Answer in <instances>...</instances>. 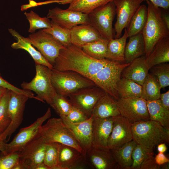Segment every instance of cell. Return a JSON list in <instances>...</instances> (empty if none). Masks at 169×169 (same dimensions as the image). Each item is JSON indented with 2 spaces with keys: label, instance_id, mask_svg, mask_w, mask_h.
<instances>
[{
  "label": "cell",
  "instance_id": "cell-46",
  "mask_svg": "<svg viewBox=\"0 0 169 169\" xmlns=\"http://www.w3.org/2000/svg\"><path fill=\"white\" fill-rule=\"evenodd\" d=\"M154 155H149L143 161L140 169H160V166L155 162Z\"/></svg>",
  "mask_w": 169,
  "mask_h": 169
},
{
  "label": "cell",
  "instance_id": "cell-11",
  "mask_svg": "<svg viewBox=\"0 0 169 169\" xmlns=\"http://www.w3.org/2000/svg\"><path fill=\"white\" fill-rule=\"evenodd\" d=\"M117 104L120 115L131 123L150 120L147 101L141 97L120 98Z\"/></svg>",
  "mask_w": 169,
  "mask_h": 169
},
{
  "label": "cell",
  "instance_id": "cell-53",
  "mask_svg": "<svg viewBox=\"0 0 169 169\" xmlns=\"http://www.w3.org/2000/svg\"><path fill=\"white\" fill-rule=\"evenodd\" d=\"M7 90L8 89L7 88L0 86V101L2 97L6 93Z\"/></svg>",
  "mask_w": 169,
  "mask_h": 169
},
{
  "label": "cell",
  "instance_id": "cell-19",
  "mask_svg": "<svg viewBox=\"0 0 169 169\" xmlns=\"http://www.w3.org/2000/svg\"><path fill=\"white\" fill-rule=\"evenodd\" d=\"M60 117L73 133L85 153L92 147L93 116L79 123L71 122L64 116Z\"/></svg>",
  "mask_w": 169,
  "mask_h": 169
},
{
  "label": "cell",
  "instance_id": "cell-28",
  "mask_svg": "<svg viewBox=\"0 0 169 169\" xmlns=\"http://www.w3.org/2000/svg\"><path fill=\"white\" fill-rule=\"evenodd\" d=\"M128 37L126 29L125 28L122 36L109 40L106 58L121 63L125 61V50Z\"/></svg>",
  "mask_w": 169,
  "mask_h": 169
},
{
  "label": "cell",
  "instance_id": "cell-39",
  "mask_svg": "<svg viewBox=\"0 0 169 169\" xmlns=\"http://www.w3.org/2000/svg\"><path fill=\"white\" fill-rule=\"evenodd\" d=\"M149 70L150 73L157 78L161 88L169 85V64H159L152 67Z\"/></svg>",
  "mask_w": 169,
  "mask_h": 169
},
{
  "label": "cell",
  "instance_id": "cell-13",
  "mask_svg": "<svg viewBox=\"0 0 169 169\" xmlns=\"http://www.w3.org/2000/svg\"><path fill=\"white\" fill-rule=\"evenodd\" d=\"M51 109L38 118L30 125L21 128L12 140L7 144L6 154L21 151L25 146L39 135V131L43 123L51 116Z\"/></svg>",
  "mask_w": 169,
  "mask_h": 169
},
{
  "label": "cell",
  "instance_id": "cell-37",
  "mask_svg": "<svg viewBox=\"0 0 169 169\" xmlns=\"http://www.w3.org/2000/svg\"><path fill=\"white\" fill-rule=\"evenodd\" d=\"M24 14L29 23L30 33H33L37 29L51 27V21L47 17H41L32 10L29 13L26 12Z\"/></svg>",
  "mask_w": 169,
  "mask_h": 169
},
{
  "label": "cell",
  "instance_id": "cell-8",
  "mask_svg": "<svg viewBox=\"0 0 169 169\" xmlns=\"http://www.w3.org/2000/svg\"><path fill=\"white\" fill-rule=\"evenodd\" d=\"M116 14L113 1L98 7L88 14L90 24L99 33L101 37L109 40L113 38V22Z\"/></svg>",
  "mask_w": 169,
  "mask_h": 169
},
{
  "label": "cell",
  "instance_id": "cell-22",
  "mask_svg": "<svg viewBox=\"0 0 169 169\" xmlns=\"http://www.w3.org/2000/svg\"><path fill=\"white\" fill-rule=\"evenodd\" d=\"M70 30L72 44L80 48L87 44L103 38L98 32L90 24L77 25Z\"/></svg>",
  "mask_w": 169,
  "mask_h": 169
},
{
  "label": "cell",
  "instance_id": "cell-27",
  "mask_svg": "<svg viewBox=\"0 0 169 169\" xmlns=\"http://www.w3.org/2000/svg\"><path fill=\"white\" fill-rule=\"evenodd\" d=\"M145 45L142 32L129 37L125 50V61L126 63H131L135 59L145 55Z\"/></svg>",
  "mask_w": 169,
  "mask_h": 169
},
{
  "label": "cell",
  "instance_id": "cell-29",
  "mask_svg": "<svg viewBox=\"0 0 169 169\" xmlns=\"http://www.w3.org/2000/svg\"><path fill=\"white\" fill-rule=\"evenodd\" d=\"M137 143L133 140L118 148L111 149L119 169H130L133 162L132 154Z\"/></svg>",
  "mask_w": 169,
  "mask_h": 169
},
{
  "label": "cell",
  "instance_id": "cell-41",
  "mask_svg": "<svg viewBox=\"0 0 169 169\" xmlns=\"http://www.w3.org/2000/svg\"><path fill=\"white\" fill-rule=\"evenodd\" d=\"M50 105L59 116H66L72 107L68 99L57 93Z\"/></svg>",
  "mask_w": 169,
  "mask_h": 169
},
{
  "label": "cell",
  "instance_id": "cell-50",
  "mask_svg": "<svg viewBox=\"0 0 169 169\" xmlns=\"http://www.w3.org/2000/svg\"><path fill=\"white\" fill-rule=\"evenodd\" d=\"M162 19L167 28L169 29V15L168 13H161Z\"/></svg>",
  "mask_w": 169,
  "mask_h": 169
},
{
  "label": "cell",
  "instance_id": "cell-25",
  "mask_svg": "<svg viewBox=\"0 0 169 169\" xmlns=\"http://www.w3.org/2000/svg\"><path fill=\"white\" fill-rule=\"evenodd\" d=\"M117 101L105 92L98 100L94 108L92 114L93 118H104L120 115Z\"/></svg>",
  "mask_w": 169,
  "mask_h": 169
},
{
  "label": "cell",
  "instance_id": "cell-12",
  "mask_svg": "<svg viewBox=\"0 0 169 169\" xmlns=\"http://www.w3.org/2000/svg\"><path fill=\"white\" fill-rule=\"evenodd\" d=\"M105 92L95 85L80 89L69 95L72 105L90 118L98 100Z\"/></svg>",
  "mask_w": 169,
  "mask_h": 169
},
{
  "label": "cell",
  "instance_id": "cell-20",
  "mask_svg": "<svg viewBox=\"0 0 169 169\" xmlns=\"http://www.w3.org/2000/svg\"><path fill=\"white\" fill-rule=\"evenodd\" d=\"M87 166L85 155L73 147L59 143V169H83Z\"/></svg>",
  "mask_w": 169,
  "mask_h": 169
},
{
  "label": "cell",
  "instance_id": "cell-26",
  "mask_svg": "<svg viewBox=\"0 0 169 169\" xmlns=\"http://www.w3.org/2000/svg\"><path fill=\"white\" fill-rule=\"evenodd\" d=\"M169 62V37L164 38L154 45L145 63L149 70L156 65Z\"/></svg>",
  "mask_w": 169,
  "mask_h": 169
},
{
  "label": "cell",
  "instance_id": "cell-44",
  "mask_svg": "<svg viewBox=\"0 0 169 169\" xmlns=\"http://www.w3.org/2000/svg\"><path fill=\"white\" fill-rule=\"evenodd\" d=\"M64 116L69 121L73 123L82 122L89 118L80 110L73 106L69 114Z\"/></svg>",
  "mask_w": 169,
  "mask_h": 169
},
{
  "label": "cell",
  "instance_id": "cell-34",
  "mask_svg": "<svg viewBox=\"0 0 169 169\" xmlns=\"http://www.w3.org/2000/svg\"><path fill=\"white\" fill-rule=\"evenodd\" d=\"M109 40L102 38L99 40L87 44L81 49L91 57L99 60L106 58Z\"/></svg>",
  "mask_w": 169,
  "mask_h": 169
},
{
  "label": "cell",
  "instance_id": "cell-45",
  "mask_svg": "<svg viewBox=\"0 0 169 169\" xmlns=\"http://www.w3.org/2000/svg\"><path fill=\"white\" fill-rule=\"evenodd\" d=\"M0 86L5 87L18 94H23L28 97L29 98L35 99V96L30 90L19 89L3 79L0 74Z\"/></svg>",
  "mask_w": 169,
  "mask_h": 169
},
{
  "label": "cell",
  "instance_id": "cell-48",
  "mask_svg": "<svg viewBox=\"0 0 169 169\" xmlns=\"http://www.w3.org/2000/svg\"><path fill=\"white\" fill-rule=\"evenodd\" d=\"M155 160L156 163L159 166L169 162V159L163 153L159 152L155 157Z\"/></svg>",
  "mask_w": 169,
  "mask_h": 169
},
{
  "label": "cell",
  "instance_id": "cell-43",
  "mask_svg": "<svg viewBox=\"0 0 169 169\" xmlns=\"http://www.w3.org/2000/svg\"><path fill=\"white\" fill-rule=\"evenodd\" d=\"M19 152H13L7 154L0 153V169H13L18 161Z\"/></svg>",
  "mask_w": 169,
  "mask_h": 169
},
{
  "label": "cell",
  "instance_id": "cell-6",
  "mask_svg": "<svg viewBox=\"0 0 169 169\" xmlns=\"http://www.w3.org/2000/svg\"><path fill=\"white\" fill-rule=\"evenodd\" d=\"M35 69L34 78L29 82H23L21 86L23 89L34 92L38 100L50 105L57 94L51 83L52 69L38 64H35Z\"/></svg>",
  "mask_w": 169,
  "mask_h": 169
},
{
  "label": "cell",
  "instance_id": "cell-23",
  "mask_svg": "<svg viewBox=\"0 0 169 169\" xmlns=\"http://www.w3.org/2000/svg\"><path fill=\"white\" fill-rule=\"evenodd\" d=\"M146 58L144 55L132 61L124 69L121 78L131 80L142 85L149 71L145 63Z\"/></svg>",
  "mask_w": 169,
  "mask_h": 169
},
{
  "label": "cell",
  "instance_id": "cell-32",
  "mask_svg": "<svg viewBox=\"0 0 169 169\" xmlns=\"http://www.w3.org/2000/svg\"><path fill=\"white\" fill-rule=\"evenodd\" d=\"M147 7L141 5L131 18L126 28L128 37L142 32L147 21Z\"/></svg>",
  "mask_w": 169,
  "mask_h": 169
},
{
  "label": "cell",
  "instance_id": "cell-56",
  "mask_svg": "<svg viewBox=\"0 0 169 169\" xmlns=\"http://www.w3.org/2000/svg\"><path fill=\"white\" fill-rule=\"evenodd\" d=\"M73 0H61L59 3L62 4H66L69 3Z\"/></svg>",
  "mask_w": 169,
  "mask_h": 169
},
{
  "label": "cell",
  "instance_id": "cell-16",
  "mask_svg": "<svg viewBox=\"0 0 169 169\" xmlns=\"http://www.w3.org/2000/svg\"><path fill=\"white\" fill-rule=\"evenodd\" d=\"M86 163L89 167L96 169H119L111 149L105 147H93L85 153Z\"/></svg>",
  "mask_w": 169,
  "mask_h": 169
},
{
  "label": "cell",
  "instance_id": "cell-14",
  "mask_svg": "<svg viewBox=\"0 0 169 169\" xmlns=\"http://www.w3.org/2000/svg\"><path fill=\"white\" fill-rule=\"evenodd\" d=\"M46 144L39 135L19 151V161L24 169H35L38 165L43 163Z\"/></svg>",
  "mask_w": 169,
  "mask_h": 169
},
{
  "label": "cell",
  "instance_id": "cell-9",
  "mask_svg": "<svg viewBox=\"0 0 169 169\" xmlns=\"http://www.w3.org/2000/svg\"><path fill=\"white\" fill-rule=\"evenodd\" d=\"M28 38L33 46L53 66L60 50L65 47L52 35L43 29L30 34Z\"/></svg>",
  "mask_w": 169,
  "mask_h": 169
},
{
  "label": "cell",
  "instance_id": "cell-55",
  "mask_svg": "<svg viewBox=\"0 0 169 169\" xmlns=\"http://www.w3.org/2000/svg\"><path fill=\"white\" fill-rule=\"evenodd\" d=\"M161 169H169V162H167L164 163L160 166Z\"/></svg>",
  "mask_w": 169,
  "mask_h": 169
},
{
  "label": "cell",
  "instance_id": "cell-2",
  "mask_svg": "<svg viewBox=\"0 0 169 169\" xmlns=\"http://www.w3.org/2000/svg\"><path fill=\"white\" fill-rule=\"evenodd\" d=\"M132 139L150 153L154 154L156 146L164 143L169 144V128L151 120L131 123Z\"/></svg>",
  "mask_w": 169,
  "mask_h": 169
},
{
  "label": "cell",
  "instance_id": "cell-17",
  "mask_svg": "<svg viewBox=\"0 0 169 169\" xmlns=\"http://www.w3.org/2000/svg\"><path fill=\"white\" fill-rule=\"evenodd\" d=\"M47 17L60 26L70 29L77 25L90 23L88 14L58 7L49 9Z\"/></svg>",
  "mask_w": 169,
  "mask_h": 169
},
{
  "label": "cell",
  "instance_id": "cell-1",
  "mask_svg": "<svg viewBox=\"0 0 169 169\" xmlns=\"http://www.w3.org/2000/svg\"><path fill=\"white\" fill-rule=\"evenodd\" d=\"M110 60L106 58L100 60L94 59L81 48L72 44L60 50L53 67L58 71L75 72L92 81Z\"/></svg>",
  "mask_w": 169,
  "mask_h": 169
},
{
  "label": "cell",
  "instance_id": "cell-31",
  "mask_svg": "<svg viewBox=\"0 0 169 169\" xmlns=\"http://www.w3.org/2000/svg\"><path fill=\"white\" fill-rule=\"evenodd\" d=\"M141 86V98L146 101L159 99L161 88L156 77L148 73Z\"/></svg>",
  "mask_w": 169,
  "mask_h": 169
},
{
  "label": "cell",
  "instance_id": "cell-24",
  "mask_svg": "<svg viewBox=\"0 0 169 169\" xmlns=\"http://www.w3.org/2000/svg\"><path fill=\"white\" fill-rule=\"evenodd\" d=\"M8 30L17 40V42L13 43L11 45V47L12 48L24 49L30 54L35 64L46 66L51 69H54L53 66L45 59L39 51L34 48L28 37L26 38L23 37L12 28H9Z\"/></svg>",
  "mask_w": 169,
  "mask_h": 169
},
{
  "label": "cell",
  "instance_id": "cell-54",
  "mask_svg": "<svg viewBox=\"0 0 169 169\" xmlns=\"http://www.w3.org/2000/svg\"><path fill=\"white\" fill-rule=\"evenodd\" d=\"M35 169H49V168L43 163L38 165Z\"/></svg>",
  "mask_w": 169,
  "mask_h": 169
},
{
  "label": "cell",
  "instance_id": "cell-10",
  "mask_svg": "<svg viewBox=\"0 0 169 169\" xmlns=\"http://www.w3.org/2000/svg\"><path fill=\"white\" fill-rule=\"evenodd\" d=\"M29 98L27 96L9 90L8 113L10 123L5 131L0 135V139L4 141L9 140L12 134L22 122L25 104Z\"/></svg>",
  "mask_w": 169,
  "mask_h": 169
},
{
  "label": "cell",
  "instance_id": "cell-52",
  "mask_svg": "<svg viewBox=\"0 0 169 169\" xmlns=\"http://www.w3.org/2000/svg\"><path fill=\"white\" fill-rule=\"evenodd\" d=\"M7 144V143L0 139V151L5 154H6Z\"/></svg>",
  "mask_w": 169,
  "mask_h": 169
},
{
  "label": "cell",
  "instance_id": "cell-42",
  "mask_svg": "<svg viewBox=\"0 0 169 169\" xmlns=\"http://www.w3.org/2000/svg\"><path fill=\"white\" fill-rule=\"evenodd\" d=\"M150 155L154 154L150 153L141 145L137 144L132 152L133 162L130 169H140L143 161Z\"/></svg>",
  "mask_w": 169,
  "mask_h": 169
},
{
  "label": "cell",
  "instance_id": "cell-5",
  "mask_svg": "<svg viewBox=\"0 0 169 169\" xmlns=\"http://www.w3.org/2000/svg\"><path fill=\"white\" fill-rule=\"evenodd\" d=\"M51 81L56 92L65 97L80 89L95 85L93 81L75 72L54 69L51 70Z\"/></svg>",
  "mask_w": 169,
  "mask_h": 169
},
{
  "label": "cell",
  "instance_id": "cell-51",
  "mask_svg": "<svg viewBox=\"0 0 169 169\" xmlns=\"http://www.w3.org/2000/svg\"><path fill=\"white\" fill-rule=\"evenodd\" d=\"M167 150V147L165 143H162L157 146V150L159 152L164 153Z\"/></svg>",
  "mask_w": 169,
  "mask_h": 169
},
{
  "label": "cell",
  "instance_id": "cell-15",
  "mask_svg": "<svg viewBox=\"0 0 169 169\" xmlns=\"http://www.w3.org/2000/svg\"><path fill=\"white\" fill-rule=\"evenodd\" d=\"M144 0H114L116 20L114 25L115 38L121 36L123 30L128 26L131 18Z\"/></svg>",
  "mask_w": 169,
  "mask_h": 169
},
{
  "label": "cell",
  "instance_id": "cell-4",
  "mask_svg": "<svg viewBox=\"0 0 169 169\" xmlns=\"http://www.w3.org/2000/svg\"><path fill=\"white\" fill-rule=\"evenodd\" d=\"M39 135L46 143L57 142L68 145L85 154L73 133L60 117L49 119L41 127Z\"/></svg>",
  "mask_w": 169,
  "mask_h": 169
},
{
  "label": "cell",
  "instance_id": "cell-35",
  "mask_svg": "<svg viewBox=\"0 0 169 169\" xmlns=\"http://www.w3.org/2000/svg\"><path fill=\"white\" fill-rule=\"evenodd\" d=\"M114 0H73L68 9L89 14L96 8L104 5Z\"/></svg>",
  "mask_w": 169,
  "mask_h": 169
},
{
  "label": "cell",
  "instance_id": "cell-40",
  "mask_svg": "<svg viewBox=\"0 0 169 169\" xmlns=\"http://www.w3.org/2000/svg\"><path fill=\"white\" fill-rule=\"evenodd\" d=\"M9 91L8 89L0 101V135L5 131L10 122L8 110Z\"/></svg>",
  "mask_w": 169,
  "mask_h": 169
},
{
  "label": "cell",
  "instance_id": "cell-7",
  "mask_svg": "<svg viewBox=\"0 0 169 169\" xmlns=\"http://www.w3.org/2000/svg\"><path fill=\"white\" fill-rule=\"evenodd\" d=\"M130 64L111 60L98 73L92 81L96 85L117 100L120 98L117 83L121 78L123 71Z\"/></svg>",
  "mask_w": 169,
  "mask_h": 169
},
{
  "label": "cell",
  "instance_id": "cell-3",
  "mask_svg": "<svg viewBox=\"0 0 169 169\" xmlns=\"http://www.w3.org/2000/svg\"><path fill=\"white\" fill-rule=\"evenodd\" d=\"M147 5V17L142 31L145 45V56L147 57L154 45L162 38L169 37V29L161 18L160 8L146 0Z\"/></svg>",
  "mask_w": 169,
  "mask_h": 169
},
{
  "label": "cell",
  "instance_id": "cell-36",
  "mask_svg": "<svg viewBox=\"0 0 169 169\" xmlns=\"http://www.w3.org/2000/svg\"><path fill=\"white\" fill-rule=\"evenodd\" d=\"M43 30L52 35L65 47L72 44L70 29L63 28L51 20V27Z\"/></svg>",
  "mask_w": 169,
  "mask_h": 169
},
{
  "label": "cell",
  "instance_id": "cell-33",
  "mask_svg": "<svg viewBox=\"0 0 169 169\" xmlns=\"http://www.w3.org/2000/svg\"><path fill=\"white\" fill-rule=\"evenodd\" d=\"M120 98L141 97L142 86L133 81L121 78L117 84Z\"/></svg>",
  "mask_w": 169,
  "mask_h": 169
},
{
  "label": "cell",
  "instance_id": "cell-21",
  "mask_svg": "<svg viewBox=\"0 0 169 169\" xmlns=\"http://www.w3.org/2000/svg\"><path fill=\"white\" fill-rule=\"evenodd\" d=\"M114 117L94 118L92 122V146L107 148L111 133Z\"/></svg>",
  "mask_w": 169,
  "mask_h": 169
},
{
  "label": "cell",
  "instance_id": "cell-38",
  "mask_svg": "<svg viewBox=\"0 0 169 169\" xmlns=\"http://www.w3.org/2000/svg\"><path fill=\"white\" fill-rule=\"evenodd\" d=\"M59 144L57 142L47 143L43 163L49 169H59L58 165Z\"/></svg>",
  "mask_w": 169,
  "mask_h": 169
},
{
  "label": "cell",
  "instance_id": "cell-18",
  "mask_svg": "<svg viewBox=\"0 0 169 169\" xmlns=\"http://www.w3.org/2000/svg\"><path fill=\"white\" fill-rule=\"evenodd\" d=\"M131 123L120 115L114 117L112 131L107 148L113 149L119 147L132 140Z\"/></svg>",
  "mask_w": 169,
  "mask_h": 169
},
{
  "label": "cell",
  "instance_id": "cell-49",
  "mask_svg": "<svg viewBox=\"0 0 169 169\" xmlns=\"http://www.w3.org/2000/svg\"><path fill=\"white\" fill-rule=\"evenodd\" d=\"M160 100L163 106L169 110V90L166 92L161 94Z\"/></svg>",
  "mask_w": 169,
  "mask_h": 169
},
{
  "label": "cell",
  "instance_id": "cell-30",
  "mask_svg": "<svg viewBox=\"0 0 169 169\" xmlns=\"http://www.w3.org/2000/svg\"><path fill=\"white\" fill-rule=\"evenodd\" d=\"M150 120L159 123L162 126L169 128V110L164 107L160 100L147 101Z\"/></svg>",
  "mask_w": 169,
  "mask_h": 169
},
{
  "label": "cell",
  "instance_id": "cell-47",
  "mask_svg": "<svg viewBox=\"0 0 169 169\" xmlns=\"http://www.w3.org/2000/svg\"><path fill=\"white\" fill-rule=\"evenodd\" d=\"M144 1L146 0H144ZM154 5L165 9H167L169 7V0H148Z\"/></svg>",
  "mask_w": 169,
  "mask_h": 169
}]
</instances>
